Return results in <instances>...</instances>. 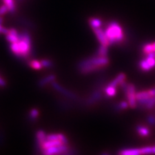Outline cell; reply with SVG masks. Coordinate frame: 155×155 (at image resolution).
Returning <instances> with one entry per match:
<instances>
[{
  "instance_id": "6da1fadb",
  "label": "cell",
  "mask_w": 155,
  "mask_h": 155,
  "mask_svg": "<svg viewBox=\"0 0 155 155\" xmlns=\"http://www.w3.org/2000/svg\"><path fill=\"white\" fill-rule=\"evenodd\" d=\"M32 41L29 34L24 31L19 34L18 41L11 43L10 48L13 54L19 58H27L31 51Z\"/></svg>"
},
{
  "instance_id": "7a4b0ae2",
  "label": "cell",
  "mask_w": 155,
  "mask_h": 155,
  "mask_svg": "<svg viewBox=\"0 0 155 155\" xmlns=\"http://www.w3.org/2000/svg\"><path fill=\"white\" fill-rule=\"evenodd\" d=\"M105 33L110 44L120 42L124 39L122 29L116 22H111Z\"/></svg>"
},
{
  "instance_id": "3957f363",
  "label": "cell",
  "mask_w": 155,
  "mask_h": 155,
  "mask_svg": "<svg viewBox=\"0 0 155 155\" xmlns=\"http://www.w3.org/2000/svg\"><path fill=\"white\" fill-rule=\"evenodd\" d=\"M109 64V59L107 56H100L94 58H91L89 60H86L81 61L79 64V67H83L88 65H95L100 68L104 67Z\"/></svg>"
},
{
  "instance_id": "277c9868",
  "label": "cell",
  "mask_w": 155,
  "mask_h": 155,
  "mask_svg": "<svg viewBox=\"0 0 155 155\" xmlns=\"http://www.w3.org/2000/svg\"><path fill=\"white\" fill-rule=\"evenodd\" d=\"M67 144H62L60 146L52 147L43 150V153L46 155L58 154H64L67 152L68 148Z\"/></svg>"
},
{
  "instance_id": "5b68a950",
  "label": "cell",
  "mask_w": 155,
  "mask_h": 155,
  "mask_svg": "<svg viewBox=\"0 0 155 155\" xmlns=\"http://www.w3.org/2000/svg\"><path fill=\"white\" fill-rule=\"evenodd\" d=\"M126 94L129 101V104L130 107L134 108L137 106V102H136V94H135V87L133 84H129L127 85V91L125 92Z\"/></svg>"
},
{
  "instance_id": "8992f818",
  "label": "cell",
  "mask_w": 155,
  "mask_h": 155,
  "mask_svg": "<svg viewBox=\"0 0 155 155\" xmlns=\"http://www.w3.org/2000/svg\"><path fill=\"white\" fill-rule=\"evenodd\" d=\"M6 40L11 43L18 41L19 38V34L15 28H12L8 29V32L5 35Z\"/></svg>"
},
{
  "instance_id": "52a82bcc",
  "label": "cell",
  "mask_w": 155,
  "mask_h": 155,
  "mask_svg": "<svg viewBox=\"0 0 155 155\" xmlns=\"http://www.w3.org/2000/svg\"><path fill=\"white\" fill-rule=\"evenodd\" d=\"M151 97L152 96L150 95L149 91L140 92V93H138L136 94L137 100H138V102L142 105L146 104Z\"/></svg>"
},
{
  "instance_id": "ba28073f",
  "label": "cell",
  "mask_w": 155,
  "mask_h": 155,
  "mask_svg": "<svg viewBox=\"0 0 155 155\" xmlns=\"http://www.w3.org/2000/svg\"><path fill=\"white\" fill-rule=\"evenodd\" d=\"M93 30L94 31V33L96 34L97 38H98V40L100 41L101 44L105 45H109L110 44L106 36L105 33L103 31L102 29L100 28L99 27L96 28H93Z\"/></svg>"
},
{
  "instance_id": "9c48e42d",
  "label": "cell",
  "mask_w": 155,
  "mask_h": 155,
  "mask_svg": "<svg viewBox=\"0 0 155 155\" xmlns=\"http://www.w3.org/2000/svg\"><path fill=\"white\" fill-rule=\"evenodd\" d=\"M64 144L60 140H45V141L43 142L40 146L41 147L42 150H44L48 148L52 147H56V146H60V145Z\"/></svg>"
},
{
  "instance_id": "30bf717a",
  "label": "cell",
  "mask_w": 155,
  "mask_h": 155,
  "mask_svg": "<svg viewBox=\"0 0 155 155\" xmlns=\"http://www.w3.org/2000/svg\"><path fill=\"white\" fill-rule=\"evenodd\" d=\"M4 4L8 7L10 12H14L16 11V4L14 0H3Z\"/></svg>"
},
{
  "instance_id": "8fae6325",
  "label": "cell",
  "mask_w": 155,
  "mask_h": 155,
  "mask_svg": "<svg viewBox=\"0 0 155 155\" xmlns=\"http://www.w3.org/2000/svg\"><path fill=\"white\" fill-rule=\"evenodd\" d=\"M125 78V75L124 73H120L117 77H116V78L115 80H114L113 81L110 82L109 85L116 87L118 84H120L122 82H123Z\"/></svg>"
},
{
  "instance_id": "7c38bea8",
  "label": "cell",
  "mask_w": 155,
  "mask_h": 155,
  "mask_svg": "<svg viewBox=\"0 0 155 155\" xmlns=\"http://www.w3.org/2000/svg\"><path fill=\"white\" fill-rule=\"evenodd\" d=\"M47 135L43 130H40L36 133V138L39 145H41L46 140Z\"/></svg>"
},
{
  "instance_id": "4fadbf2b",
  "label": "cell",
  "mask_w": 155,
  "mask_h": 155,
  "mask_svg": "<svg viewBox=\"0 0 155 155\" xmlns=\"http://www.w3.org/2000/svg\"><path fill=\"white\" fill-rule=\"evenodd\" d=\"M119 154H122V155H138L141 153H140V149H133L122 150V151H120L119 153Z\"/></svg>"
},
{
  "instance_id": "5bb4252c",
  "label": "cell",
  "mask_w": 155,
  "mask_h": 155,
  "mask_svg": "<svg viewBox=\"0 0 155 155\" xmlns=\"http://www.w3.org/2000/svg\"><path fill=\"white\" fill-rule=\"evenodd\" d=\"M55 79V76L54 75H49L45 78L42 79L40 82H39V85L40 87H43L46 85L47 84L50 83V82H52Z\"/></svg>"
},
{
  "instance_id": "9a60e30c",
  "label": "cell",
  "mask_w": 155,
  "mask_h": 155,
  "mask_svg": "<svg viewBox=\"0 0 155 155\" xmlns=\"http://www.w3.org/2000/svg\"><path fill=\"white\" fill-rule=\"evenodd\" d=\"M29 66H30L32 69L35 70H40L43 68L41 61H38L36 60H32L29 62Z\"/></svg>"
},
{
  "instance_id": "2e32d148",
  "label": "cell",
  "mask_w": 155,
  "mask_h": 155,
  "mask_svg": "<svg viewBox=\"0 0 155 155\" xmlns=\"http://www.w3.org/2000/svg\"><path fill=\"white\" fill-rule=\"evenodd\" d=\"M89 23L93 28H99L101 25V21L100 19L92 18L89 19Z\"/></svg>"
},
{
  "instance_id": "e0dca14e",
  "label": "cell",
  "mask_w": 155,
  "mask_h": 155,
  "mask_svg": "<svg viewBox=\"0 0 155 155\" xmlns=\"http://www.w3.org/2000/svg\"><path fill=\"white\" fill-rule=\"evenodd\" d=\"M107 46L108 45H105L103 44L101 45L98 51V54L100 56H107V52H108Z\"/></svg>"
},
{
  "instance_id": "ac0fdd59",
  "label": "cell",
  "mask_w": 155,
  "mask_h": 155,
  "mask_svg": "<svg viewBox=\"0 0 155 155\" xmlns=\"http://www.w3.org/2000/svg\"><path fill=\"white\" fill-rule=\"evenodd\" d=\"M39 115V111L36 109H32L29 112V118L31 120H36Z\"/></svg>"
},
{
  "instance_id": "d6986e66",
  "label": "cell",
  "mask_w": 155,
  "mask_h": 155,
  "mask_svg": "<svg viewBox=\"0 0 155 155\" xmlns=\"http://www.w3.org/2000/svg\"><path fill=\"white\" fill-rule=\"evenodd\" d=\"M106 93L108 96H113L115 95L116 94V89L114 87L109 85V87H107L105 89Z\"/></svg>"
},
{
  "instance_id": "ffe728a7",
  "label": "cell",
  "mask_w": 155,
  "mask_h": 155,
  "mask_svg": "<svg viewBox=\"0 0 155 155\" xmlns=\"http://www.w3.org/2000/svg\"><path fill=\"white\" fill-rule=\"evenodd\" d=\"M140 67L141 69L145 71H149L151 69V67L149 65V64L147 63V61L145 60H143L141 62H140Z\"/></svg>"
},
{
  "instance_id": "44dd1931",
  "label": "cell",
  "mask_w": 155,
  "mask_h": 155,
  "mask_svg": "<svg viewBox=\"0 0 155 155\" xmlns=\"http://www.w3.org/2000/svg\"><path fill=\"white\" fill-rule=\"evenodd\" d=\"M155 105V96L151 97L148 102L145 104V106L147 109H152L153 107Z\"/></svg>"
},
{
  "instance_id": "7402d4cb",
  "label": "cell",
  "mask_w": 155,
  "mask_h": 155,
  "mask_svg": "<svg viewBox=\"0 0 155 155\" xmlns=\"http://www.w3.org/2000/svg\"><path fill=\"white\" fill-rule=\"evenodd\" d=\"M143 51L144 52L146 53V54H149V53L154 51V48L153 44H147L145 45L143 47Z\"/></svg>"
},
{
  "instance_id": "603a6c76",
  "label": "cell",
  "mask_w": 155,
  "mask_h": 155,
  "mask_svg": "<svg viewBox=\"0 0 155 155\" xmlns=\"http://www.w3.org/2000/svg\"><path fill=\"white\" fill-rule=\"evenodd\" d=\"M137 130H138L139 134H140L142 136H147L149 134L148 129L145 127H138Z\"/></svg>"
},
{
  "instance_id": "cb8c5ba5",
  "label": "cell",
  "mask_w": 155,
  "mask_h": 155,
  "mask_svg": "<svg viewBox=\"0 0 155 155\" xmlns=\"http://www.w3.org/2000/svg\"><path fill=\"white\" fill-rule=\"evenodd\" d=\"M145 61H147V63L149 64V65L151 67V68L155 67V58L147 56V58L146 60H145Z\"/></svg>"
},
{
  "instance_id": "d4e9b609",
  "label": "cell",
  "mask_w": 155,
  "mask_h": 155,
  "mask_svg": "<svg viewBox=\"0 0 155 155\" xmlns=\"http://www.w3.org/2000/svg\"><path fill=\"white\" fill-rule=\"evenodd\" d=\"M8 12H9L8 7L5 4L0 7V16H1L5 15V14H7Z\"/></svg>"
},
{
  "instance_id": "484cf974",
  "label": "cell",
  "mask_w": 155,
  "mask_h": 155,
  "mask_svg": "<svg viewBox=\"0 0 155 155\" xmlns=\"http://www.w3.org/2000/svg\"><path fill=\"white\" fill-rule=\"evenodd\" d=\"M140 153L141 154H152V147H146L140 149Z\"/></svg>"
},
{
  "instance_id": "4316f807",
  "label": "cell",
  "mask_w": 155,
  "mask_h": 155,
  "mask_svg": "<svg viewBox=\"0 0 155 155\" xmlns=\"http://www.w3.org/2000/svg\"><path fill=\"white\" fill-rule=\"evenodd\" d=\"M41 65L43 66V67H50L52 66V62L48 60H47V59H45V60H42L41 61Z\"/></svg>"
},
{
  "instance_id": "83f0119b",
  "label": "cell",
  "mask_w": 155,
  "mask_h": 155,
  "mask_svg": "<svg viewBox=\"0 0 155 155\" xmlns=\"http://www.w3.org/2000/svg\"><path fill=\"white\" fill-rule=\"evenodd\" d=\"M47 140H60L59 139V135L56 134H49L47 135L46 137Z\"/></svg>"
},
{
  "instance_id": "f1b7e54d",
  "label": "cell",
  "mask_w": 155,
  "mask_h": 155,
  "mask_svg": "<svg viewBox=\"0 0 155 155\" xmlns=\"http://www.w3.org/2000/svg\"><path fill=\"white\" fill-rule=\"evenodd\" d=\"M58 135H59V139H60V141L64 144H67L68 141H67V139L66 138L64 134H58Z\"/></svg>"
},
{
  "instance_id": "f546056e",
  "label": "cell",
  "mask_w": 155,
  "mask_h": 155,
  "mask_svg": "<svg viewBox=\"0 0 155 155\" xmlns=\"http://www.w3.org/2000/svg\"><path fill=\"white\" fill-rule=\"evenodd\" d=\"M6 85V81L2 76H0V87H5Z\"/></svg>"
},
{
  "instance_id": "4dcf8cb0",
  "label": "cell",
  "mask_w": 155,
  "mask_h": 155,
  "mask_svg": "<svg viewBox=\"0 0 155 155\" xmlns=\"http://www.w3.org/2000/svg\"><path fill=\"white\" fill-rule=\"evenodd\" d=\"M3 18H2V17L0 16V35H1V34H2V30H3Z\"/></svg>"
},
{
  "instance_id": "1f68e13d",
  "label": "cell",
  "mask_w": 155,
  "mask_h": 155,
  "mask_svg": "<svg viewBox=\"0 0 155 155\" xmlns=\"http://www.w3.org/2000/svg\"><path fill=\"white\" fill-rule=\"evenodd\" d=\"M127 104L126 102H124V101H123V102H122L120 104V108L121 109H125L127 107Z\"/></svg>"
},
{
  "instance_id": "d6a6232c",
  "label": "cell",
  "mask_w": 155,
  "mask_h": 155,
  "mask_svg": "<svg viewBox=\"0 0 155 155\" xmlns=\"http://www.w3.org/2000/svg\"><path fill=\"white\" fill-rule=\"evenodd\" d=\"M148 121L151 124H154L155 123V119L154 117H153V116H150V117H149Z\"/></svg>"
},
{
  "instance_id": "836d02e7",
  "label": "cell",
  "mask_w": 155,
  "mask_h": 155,
  "mask_svg": "<svg viewBox=\"0 0 155 155\" xmlns=\"http://www.w3.org/2000/svg\"><path fill=\"white\" fill-rule=\"evenodd\" d=\"M149 92L150 93V95H151L152 97L155 96V88H153L149 90Z\"/></svg>"
},
{
  "instance_id": "e575fe53",
  "label": "cell",
  "mask_w": 155,
  "mask_h": 155,
  "mask_svg": "<svg viewBox=\"0 0 155 155\" xmlns=\"http://www.w3.org/2000/svg\"><path fill=\"white\" fill-rule=\"evenodd\" d=\"M155 154V147H152V154Z\"/></svg>"
},
{
  "instance_id": "d590c367",
  "label": "cell",
  "mask_w": 155,
  "mask_h": 155,
  "mask_svg": "<svg viewBox=\"0 0 155 155\" xmlns=\"http://www.w3.org/2000/svg\"><path fill=\"white\" fill-rule=\"evenodd\" d=\"M153 48H154V51L155 52V42H154L153 43Z\"/></svg>"
},
{
  "instance_id": "8d00e7d4",
  "label": "cell",
  "mask_w": 155,
  "mask_h": 155,
  "mask_svg": "<svg viewBox=\"0 0 155 155\" xmlns=\"http://www.w3.org/2000/svg\"><path fill=\"white\" fill-rule=\"evenodd\" d=\"M17 1H18V2H21V1H23V0H17Z\"/></svg>"
}]
</instances>
